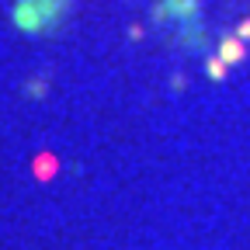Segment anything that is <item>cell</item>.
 Returning a JSON list of instances; mask_svg holds the SVG:
<instances>
[{
    "label": "cell",
    "mask_w": 250,
    "mask_h": 250,
    "mask_svg": "<svg viewBox=\"0 0 250 250\" xmlns=\"http://www.w3.org/2000/svg\"><path fill=\"white\" fill-rule=\"evenodd\" d=\"M70 4L73 0H18L14 4V24L21 31L42 35V31H52L70 14Z\"/></svg>",
    "instance_id": "1"
},
{
    "label": "cell",
    "mask_w": 250,
    "mask_h": 250,
    "mask_svg": "<svg viewBox=\"0 0 250 250\" xmlns=\"http://www.w3.org/2000/svg\"><path fill=\"white\" fill-rule=\"evenodd\" d=\"M243 56H247V45L240 39H226L223 45H219V59L223 62H240Z\"/></svg>",
    "instance_id": "2"
},
{
    "label": "cell",
    "mask_w": 250,
    "mask_h": 250,
    "mask_svg": "<svg viewBox=\"0 0 250 250\" xmlns=\"http://www.w3.org/2000/svg\"><path fill=\"white\" fill-rule=\"evenodd\" d=\"M208 73H212L215 80L223 77V73H226V66H223V59H208Z\"/></svg>",
    "instance_id": "3"
},
{
    "label": "cell",
    "mask_w": 250,
    "mask_h": 250,
    "mask_svg": "<svg viewBox=\"0 0 250 250\" xmlns=\"http://www.w3.org/2000/svg\"><path fill=\"white\" fill-rule=\"evenodd\" d=\"M240 35H243V39H250V21H243V24H240Z\"/></svg>",
    "instance_id": "4"
}]
</instances>
